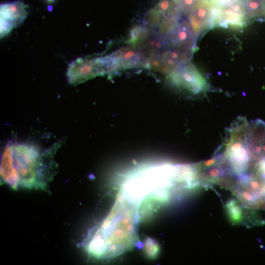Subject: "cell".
<instances>
[{"mask_svg":"<svg viewBox=\"0 0 265 265\" xmlns=\"http://www.w3.org/2000/svg\"><path fill=\"white\" fill-rule=\"evenodd\" d=\"M62 144L60 140L42 149L30 142L9 143L1 156V181L14 189L45 190L56 172L54 156Z\"/></svg>","mask_w":265,"mask_h":265,"instance_id":"obj_1","label":"cell"},{"mask_svg":"<svg viewBox=\"0 0 265 265\" xmlns=\"http://www.w3.org/2000/svg\"><path fill=\"white\" fill-rule=\"evenodd\" d=\"M248 124L245 118L239 117L227 132L225 154L237 171L244 169L248 161Z\"/></svg>","mask_w":265,"mask_h":265,"instance_id":"obj_2","label":"cell"},{"mask_svg":"<svg viewBox=\"0 0 265 265\" xmlns=\"http://www.w3.org/2000/svg\"><path fill=\"white\" fill-rule=\"evenodd\" d=\"M214 5L212 26L242 28L249 21L242 0H211Z\"/></svg>","mask_w":265,"mask_h":265,"instance_id":"obj_3","label":"cell"},{"mask_svg":"<svg viewBox=\"0 0 265 265\" xmlns=\"http://www.w3.org/2000/svg\"><path fill=\"white\" fill-rule=\"evenodd\" d=\"M179 5L174 0H159L147 14L148 26L166 35L180 20Z\"/></svg>","mask_w":265,"mask_h":265,"instance_id":"obj_4","label":"cell"},{"mask_svg":"<svg viewBox=\"0 0 265 265\" xmlns=\"http://www.w3.org/2000/svg\"><path fill=\"white\" fill-rule=\"evenodd\" d=\"M148 58L143 50L130 45L122 47L110 54L102 56L106 74L122 69L149 68Z\"/></svg>","mask_w":265,"mask_h":265,"instance_id":"obj_5","label":"cell"},{"mask_svg":"<svg viewBox=\"0 0 265 265\" xmlns=\"http://www.w3.org/2000/svg\"><path fill=\"white\" fill-rule=\"evenodd\" d=\"M170 81L194 95L204 94L209 88L207 81L190 61L181 64L169 74Z\"/></svg>","mask_w":265,"mask_h":265,"instance_id":"obj_6","label":"cell"},{"mask_svg":"<svg viewBox=\"0 0 265 265\" xmlns=\"http://www.w3.org/2000/svg\"><path fill=\"white\" fill-rule=\"evenodd\" d=\"M105 74L102 57H80L69 63L66 76L69 83L75 85Z\"/></svg>","mask_w":265,"mask_h":265,"instance_id":"obj_7","label":"cell"},{"mask_svg":"<svg viewBox=\"0 0 265 265\" xmlns=\"http://www.w3.org/2000/svg\"><path fill=\"white\" fill-rule=\"evenodd\" d=\"M27 14L26 6L21 1L1 4L0 6V37L6 36L13 28L21 24Z\"/></svg>","mask_w":265,"mask_h":265,"instance_id":"obj_8","label":"cell"},{"mask_svg":"<svg viewBox=\"0 0 265 265\" xmlns=\"http://www.w3.org/2000/svg\"><path fill=\"white\" fill-rule=\"evenodd\" d=\"M169 48L192 52L197 38L186 18L180 20L166 35Z\"/></svg>","mask_w":265,"mask_h":265,"instance_id":"obj_9","label":"cell"},{"mask_svg":"<svg viewBox=\"0 0 265 265\" xmlns=\"http://www.w3.org/2000/svg\"><path fill=\"white\" fill-rule=\"evenodd\" d=\"M214 5L211 0H202L186 16L193 31L199 37L212 26Z\"/></svg>","mask_w":265,"mask_h":265,"instance_id":"obj_10","label":"cell"},{"mask_svg":"<svg viewBox=\"0 0 265 265\" xmlns=\"http://www.w3.org/2000/svg\"><path fill=\"white\" fill-rule=\"evenodd\" d=\"M249 154L258 159L265 158V123L256 120L249 124L247 129Z\"/></svg>","mask_w":265,"mask_h":265,"instance_id":"obj_11","label":"cell"},{"mask_svg":"<svg viewBox=\"0 0 265 265\" xmlns=\"http://www.w3.org/2000/svg\"><path fill=\"white\" fill-rule=\"evenodd\" d=\"M168 48L166 36L151 27L147 36L139 48L143 50L148 57L160 54Z\"/></svg>","mask_w":265,"mask_h":265,"instance_id":"obj_12","label":"cell"},{"mask_svg":"<svg viewBox=\"0 0 265 265\" xmlns=\"http://www.w3.org/2000/svg\"><path fill=\"white\" fill-rule=\"evenodd\" d=\"M150 27L142 25H137L131 30L129 38L126 41L128 45L139 48L147 36Z\"/></svg>","mask_w":265,"mask_h":265,"instance_id":"obj_13","label":"cell"},{"mask_svg":"<svg viewBox=\"0 0 265 265\" xmlns=\"http://www.w3.org/2000/svg\"><path fill=\"white\" fill-rule=\"evenodd\" d=\"M242 1L249 20L264 16L265 13L261 0H242Z\"/></svg>","mask_w":265,"mask_h":265,"instance_id":"obj_14","label":"cell"},{"mask_svg":"<svg viewBox=\"0 0 265 265\" xmlns=\"http://www.w3.org/2000/svg\"><path fill=\"white\" fill-rule=\"evenodd\" d=\"M227 207L232 221L235 223L239 222L242 218V211L236 201L231 200L229 201Z\"/></svg>","mask_w":265,"mask_h":265,"instance_id":"obj_15","label":"cell"},{"mask_svg":"<svg viewBox=\"0 0 265 265\" xmlns=\"http://www.w3.org/2000/svg\"><path fill=\"white\" fill-rule=\"evenodd\" d=\"M202 0H181L179 8L181 13L186 16Z\"/></svg>","mask_w":265,"mask_h":265,"instance_id":"obj_16","label":"cell"},{"mask_svg":"<svg viewBox=\"0 0 265 265\" xmlns=\"http://www.w3.org/2000/svg\"><path fill=\"white\" fill-rule=\"evenodd\" d=\"M221 156V155L216 156L214 158L205 160L199 165V166L202 168H209L212 166L215 165L217 162L220 159Z\"/></svg>","mask_w":265,"mask_h":265,"instance_id":"obj_17","label":"cell"},{"mask_svg":"<svg viewBox=\"0 0 265 265\" xmlns=\"http://www.w3.org/2000/svg\"><path fill=\"white\" fill-rule=\"evenodd\" d=\"M257 169L260 176L265 179V158L258 159Z\"/></svg>","mask_w":265,"mask_h":265,"instance_id":"obj_18","label":"cell"},{"mask_svg":"<svg viewBox=\"0 0 265 265\" xmlns=\"http://www.w3.org/2000/svg\"><path fill=\"white\" fill-rule=\"evenodd\" d=\"M222 173V170L217 167L210 168L207 172L209 176L212 178H215L220 176Z\"/></svg>","mask_w":265,"mask_h":265,"instance_id":"obj_19","label":"cell"},{"mask_svg":"<svg viewBox=\"0 0 265 265\" xmlns=\"http://www.w3.org/2000/svg\"><path fill=\"white\" fill-rule=\"evenodd\" d=\"M242 196L247 201H254L255 200V197L248 191H243Z\"/></svg>","mask_w":265,"mask_h":265,"instance_id":"obj_20","label":"cell"},{"mask_svg":"<svg viewBox=\"0 0 265 265\" xmlns=\"http://www.w3.org/2000/svg\"><path fill=\"white\" fill-rule=\"evenodd\" d=\"M262 0L263 6L264 10V13H265L264 15H265V0Z\"/></svg>","mask_w":265,"mask_h":265,"instance_id":"obj_21","label":"cell"},{"mask_svg":"<svg viewBox=\"0 0 265 265\" xmlns=\"http://www.w3.org/2000/svg\"><path fill=\"white\" fill-rule=\"evenodd\" d=\"M46 1L49 3H51L55 1V0H45Z\"/></svg>","mask_w":265,"mask_h":265,"instance_id":"obj_22","label":"cell"},{"mask_svg":"<svg viewBox=\"0 0 265 265\" xmlns=\"http://www.w3.org/2000/svg\"><path fill=\"white\" fill-rule=\"evenodd\" d=\"M175 1V2L177 3L179 5L181 0H174Z\"/></svg>","mask_w":265,"mask_h":265,"instance_id":"obj_23","label":"cell"}]
</instances>
